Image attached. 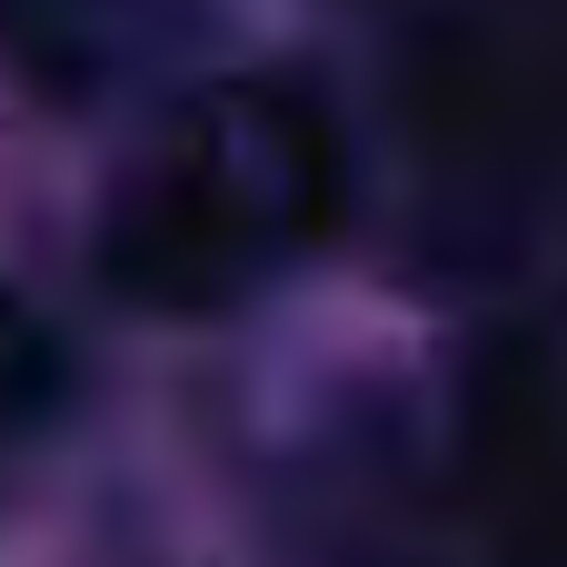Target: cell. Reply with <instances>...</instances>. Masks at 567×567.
I'll list each match as a JSON object with an SVG mask.
<instances>
[{
    "mask_svg": "<svg viewBox=\"0 0 567 567\" xmlns=\"http://www.w3.org/2000/svg\"><path fill=\"white\" fill-rule=\"evenodd\" d=\"M339 209V140L279 80H229L179 110L100 219V269L140 309H229L289 269Z\"/></svg>",
    "mask_w": 567,
    "mask_h": 567,
    "instance_id": "1",
    "label": "cell"
},
{
    "mask_svg": "<svg viewBox=\"0 0 567 567\" xmlns=\"http://www.w3.org/2000/svg\"><path fill=\"white\" fill-rule=\"evenodd\" d=\"M60 399V349H50V329L0 289V429H20V419H40Z\"/></svg>",
    "mask_w": 567,
    "mask_h": 567,
    "instance_id": "2",
    "label": "cell"
}]
</instances>
